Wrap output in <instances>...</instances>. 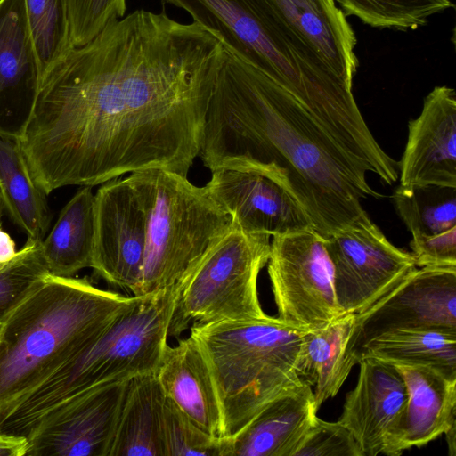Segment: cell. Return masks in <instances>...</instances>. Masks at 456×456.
<instances>
[{
	"label": "cell",
	"mask_w": 456,
	"mask_h": 456,
	"mask_svg": "<svg viewBox=\"0 0 456 456\" xmlns=\"http://www.w3.org/2000/svg\"><path fill=\"white\" fill-rule=\"evenodd\" d=\"M225 60L197 22L136 10L73 47L41 79L19 140L49 195L164 169L187 176Z\"/></svg>",
	"instance_id": "1"
},
{
	"label": "cell",
	"mask_w": 456,
	"mask_h": 456,
	"mask_svg": "<svg viewBox=\"0 0 456 456\" xmlns=\"http://www.w3.org/2000/svg\"><path fill=\"white\" fill-rule=\"evenodd\" d=\"M199 157L210 171L263 175L287 190L323 239L370 220L367 181L398 179L353 92L287 87L225 50L208 102Z\"/></svg>",
	"instance_id": "2"
},
{
	"label": "cell",
	"mask_w": 456,
	"mask_h": 456,
	"mask_svg": "<svg viewBox=\"0 0 456 456\" xmlns=\"http://www.w3.org/2000/svg\"><path fill=\"white\" fill-rule=\"evenodd\" d=\"M134 298L48 274L0 326V424Z\"/></svg>",
	"instance_id": "3"
},
{
	"label": "cell",
	"mask_w": 456,
	"mask_h": 456,
	"mask_svg": "<svg viewBox=\"0 0 456 456\" xmlns=\"http://www.w3.org/2000/svg\"><path fill=\"white\" fill-rule=\"evenodd\" d=\"M190 332L213 377L221 438L234 436L269 403L303 384L297 369L305 331L277 317L198 324Z\"/></svg>",
	"instance_id": "4"
},
{
	"label": "cell",
	"mask_w": 456,
	"mask_h": 456,
	"mask_svg": "<svg viewBox=\"0 0 456 456\" xmlns=\"http://www.w3.org/2000/svg\"><path fill=\"white\" fill-rule=\"evenodd\" d=\"M180 285L135 296L103 332L39 387L2 424L25 436L52 408L93 387L156 374L165 352Z\"/></svg>",
	"instance_id": "5"
},
{
	"label": "cell",
	"mask_w": 456,
	"mask_h": 456,
	"mask_svg": "<svg viewBox=\"0 0 456 456\" xmlns=\"http://www.w3.org/2000/svg\"><path fill=\"white\" fill-rule=\"evenodd\" d=\"M146 217L139 295L182 284L233 228L232 217L187 176L164 169L129 174Z\"/></svg>",
	"instance_id": "6"
},
{
	"label": "cell",
	"mask_w": 456,
	"mask_h": 456,
	"mask_svg": "<svg viewBox=\"0 0 456 456\" xmlns=\"http://www.w3.org/2000/svg\"><path fill=\"white\" fill-rule=\"evenodd\" d=\"M160 1L187 12L225 50L283 86H320L344 80L254 0Z\"/></svg>",
	"instance_id": "7"
},
{
	"label": "cell",
	"mask_w": 456,
	"mask_h": 456,
	"mask_svg": "<svg viewBox=\"0 0 456 456\" xmlns=\"http://www.w3.org/2000/svg\"><path fill=\"white\" fill-rule=\"evenodd\" d=\"M270 236L234 227L182 283L168 328L178 338L193 325L268 317L260 304L257 279L267 264Z\"/></svg>",
	"instance_id": "8"
},
{
	"label": "cell",
	"mask_w": 456,
	"mask_h": 456,
	"mask_svg": "<svg viewBox=\"0 0 456 456\" xmlns=\"http://www.w3.org/2000/svg\"><path fill=\"white\" fill-rule=\"evenodd\" d=\"M277 318L299 330L342 315L323 238L313 228L273 236L267 262Z\"/></svg>",
	"instance_id": "9"
},
{
	"label": "cell",
	"mask_w": 456,
	"mask_h": 456,
	"mask_svg": "<svg viewBox=\"0 0 456 456\" xmlns=\"http://www.w3.org/2000/svg\"><path fill=\"white\" fill-rule=\"evenodd\" d=\"M456 331V266L416 268L364 311L354 314L346 361L352 368L362 347L392 330Z\"/></svg>",
	"instance_id": "10"
},
{
	"label": "cell",
	"mask_w": 456,
	"mask_h": 456,
	"mask_svg": "<svg viewBox=\"0 0 456 456\" xmlns=\"http://www.w3.org/2000/svg\"><path fill=\"white\" fill-rule=\"evenodd\" d=\"M323 240L343 314L364 311L417 268L413 255L392 244L372 220Z\"/></svg>",
	"instance_id": "11"
},
{
	"label": "cell",
	"mask_w": 456,
	"mask_h": 456,
	"mask_svg": "<svg viewBox=\"0 0 456 456\" xmlns=\"http://www.w3.org/2000/svg\"><path fill=\"white\" fill-rule=\"evenodd\" d=\"M128 382L93 387L52 408L26 432V456H110Z\"/></svg>",
	"instance_id": "12"
},
{
	"label": "cell",
	"mask_w": 456,
	"mask_h": 456,
	"mask_svg": "<svg viewBox=\"0 0 456 456\" xmlns=\"http://www.w3.org/2000/svg\"><path fill=\"white\" fill-rule=\"evenodd\" d=\"M95 232L91 268L112 286L139 295L146 244V217L127 177L94 194Z\"/></svg>",
	"instance_id": "13"
},
{
	"label": "cell",
	"mask_w": 456,
	"mask_h": 456,
	"mask_svg": "<svg viewBox=\"0 0 456 456\" xmlns=\"http://www.w3.org/2000/svg\"><path fill=\"white\" fill-rule=\"evenodd\" d=\"M355 387L346 395L339 421L353 434L362 456H397L396 443L408 390L397 368L365 358Z\"/></svg>",
	"instance_id": "14"
},
{
	"label": "cell",
	"mask_w": 456,
	"mask_h": 456,
	"mask_svg": "<svg viewBox=\"0 0 456 456\" xmlns=\"http://www.w3.org/2000/svg\"><path fill=\"white\" fill-rule=\"evenodd\" d=\"M204 187L232 217L233 226L244 232L275 236L313 228L295 198L263 175L218 168L211 171Z\"/></svg>",
	"instance_id": "15"
},
{
	"label": "cell",
	"mask_w": 456,
	"mask_h": 456,
	"mask_svg": "<svg viewBox=\"0 0 456 456\" xmlns=\"http://www.w3.org/2000/svg\"><path fill=\"white\" fill-rule=\"evenodd\" d=\"M400 186L456 188V94L446 86L425 97L420 114L408 124V139L398 163Z\"/></svg>",
	"instance_id": "16"
},
{
	"label": "cell",
	"mask_w": 456,
	"mask_h": 456,
	"mask_svg": "<svg viewBox=\"0 0 456 456\" xmlns=\"http://www.w3.org/2000/svg\"><path fill=\"white\" fill-rule=\"evenodd\" d=\"M39 86L24 0H0V135L22 137Z\"/></svg>",
	"instance_id": "17"
},
{
	"label": "cell",
	"mask_w": 456,
	"mask_h": 456,
	"mask_svg": "<svg viewBox=\"0 0 456 456\" xmlns=\"http://www.w3.org/2000/svg\"><path fill=\"white\" fill-rule=\"evenodd\" d=\"M293 38L352 81L357 71V39L334 0H254Z\"/></svg>",
	"instance_id": "18"
},
{
	"label": "cell",
	"mask_w": 456,
	"mask_h": 456,
	"mask_svg": "<svg viewBox=\"0 0 456 456\" xmlns=\"http://www.w3.org/2000/svg\"><path fill=\"white\" fill-rule=\"evenodd\" d=\"M313 388L282 394L234 436L220 438V456H295L317 418Z\"/></svg>",
	"instance_id": "19"
},
{
	"label": "cell",
	"mask_w": 456,
	"mask_h": 456,
	"mask_svg": "<svg viewBox=\"0 0 456 456\" xmlns=\"http://www.w3.org/2000/svg\"><path fill=\"white\" fill-rule=\"evenodd\" d=\"M156 375L167 399L206 434L221 438V408L213 377L191 336L167 346Z\"/></svg>",
	"instance_id": "20"
},
{
	"label": "cell",
	"mask_w": 456,
	"mask_h": 456,
	"mask_svg": "<svg viewBox=\"0 0 456 456\" xmlns=\"http://www.w3.org/2000/svg\"><path fill=\"white\" fill-rule=\"evenodd\" d=\"M393 365L408 390L396 443L398 456L411 447L428 444L456 425V379L429 365Z\"/></svg>",
	"instance_id": "21"
},
{
	"label": "cell",
	"mask_w": 456,
	"mask_h": 456,
	"mask_svg": "<svg viewBox=\"0 0 456 456\" xmlns=\"http://www.w3.org/2000/svg\"><path fill=\"white\" fill-rule=\"evenodd\" d=\"M165 400L156 374L129 380L110 456H165Z\"/></svg>",
	"instance_id": "22"
},
{
	"label": "cell",
	"mask_w": 456,
	"mask_h": 456,
	"mask_svg": "<svg viewBox=\"0 0 456 456\" xmlns=\"http://www.w3.org/2000/svg\"><path fill=\"white\" fill-rule=\"evenodd\" d=\"M94 194L83 186L61 208L57 221L41 241L50 274L74 277L91 268L94 246Z\"/></svg>",
	"instance_id": "23"
},
{
	"label": "cell",
	"mask_w": 456,
	"mask_h": 456,
	"mask_svg": "<svg viewBox=\"0 0 456 456\" xmlns=\"http://www.w3.org/2000/svg\"><path fill=\"white\" fill-rule=\"evenodd\" d=\"M354 321V314H346L323 328L303 333L297 372L302 382L314 388L318 409L338 394L351 371L346 350Z\"/></svg>",
	"instance_id": "24"
},
{
	"label": "cell",
	"mask_w": 456,
	"mask_h": 456,
	"mask_svg": "<svg viewBox=\"0 0 456 456\" xmlns=\"http://www.w3.org/2000/svg\"><path fill=\"white\" fill-rule=\"evenodd\" d=\"M0 192L12 223L28 239L42 241L52 214L46 194L33 178L18 140L0 135Z\"/></svg>",
	"instance_id": "25"
},
{
	"label": "cell",
	"mask_w": 456,
	"mask_h": 456,
	"mask_svg": "<svg viewBox=\"0 0 456 456\" xmlns=\"http://www.w3.org/2000/svg\"><path fill=\"white\" fill-rule=\"evenodd\" d=\"M374 358L391 364H421L436 368L456 379V331L441 330H392L369 340L356 364Z\"/></svg>",
	"instance_id": "26"
},
{
	"label": "cell",
	"mask_w": 456,
	"mask_h": 456,
	"mask_svg": "<svg viewBox=\"0 0 456 456\" xmlns=\"http://www.w3.org/2000/svg\"><path fill=\"white\" fill-rule=\"evenodd\" d=\"M392 200L411 240L434 237L456 229V188L398 185Z\"/></svg>",
	"instance_id": "27"
},
{
	"label": "cell",
	"mask_w": 456,
	"mask_h": 456,
	"mask_svg": "<svg viewBox=\"0 0 456 456\" xmlns=\"http://www.w3.org/2000/svg\"><path fill=\"white\" fill-rule=\"evenodd\" d=\"M40 76L73 48L65 0H24Z\"/></svg>",
	"instance_id": "28"
},
{
	"label": "cell",
	"mask_w": 456,
	"mask_h": 456,
	"mask_svg": "<svg viewBox=\"0 0 456 456\" xmlns=\"http://www.w3.org/2000/svg\"><path fill=\"white\" fill-rule=\"evenodd\" d=\"M345 15L357 17L372 28L400 31L416 29L428 19L453 7L450 0H334Z\"/></svg>",
	"instance_id": "29"
},
{
	"label": "cell",
	"mask_w": 456,
	"mask_h": 456,
	"mask_svg": "<svg viewBox=\"0 0 456 456\" xmlns=\"http://www.w3.org/2000/svg\"><path fill=\"white\" fill-rule=\"evenodd\" d=\"M50 274L41 241L27 239L23 248L0 269V326Z\"/></svg>",
	"instance_id": "30"
},
{
	"label": "cell",
	"mask_w": 456,
	"mask_h": 456,
	"mask_svg": "<svg viewBox=\"0 0 456 456\" xmlns=\"http://www.w3.org/2000/svg\"><path fill=\"white\" fill-rule=\"evenodd\" d=\"M162 431L165 456H220V438L206 434L167 397Z\"/></svg>",
	"instance_id": "31"
},
{
	"label": "cell",
	"mask_w": 456,
	"mask_h": 456,
	"mask_svg": "<svg viewBox=\"0 0 456 456\" xmlns=\"http://www.w3.org/2000/svg\"><path fill=\"white\" fill-rule=\"evenodd\" d=\"M73 47L86 45L110 22L123 18L126 0H65Z\"/></svg>",
	"instance_id": "32"
},
{
	"label": "cell",
	"mask_w": 456,
	"mask_h": 456,
	"mask_svg": "<svg viewBox=\"0 0 456 456\" xmlns=\"http://www.w3.org/2000/svg\"><path fill=\"white\" fill-rule=\"evenodd\" d=\"M295 456H362L351 431L339 420L316 418Z\"/></svg>",
	"instance_id": "33"
},
{
	"label": "cell",
	"mask_w": 456,
	"mask_h": 456,
	"mask_svg": "<svg viewBox=\"0 0 456 456\" xmlns=\"http://www.w3.org/2000/svg\"><path fill=\"white\" fill-rule=\"evenodd\" d=\"M410 247L419 267L456 266V229L434 237L411 240Z\"/></svg>",
	"instance_id": "34"
},
{
	"label": "cell",
	"mask_w": 456,
	"mask_h": 456,
	"mask_svg": "<svg viewBox=\"0 0 456 456\" xmlns=\"http://www.w3.org/2000/svg\"><path fill=\"white\" fill-rule=\"evenodd\" d=\"M27 436L0 432V456H26Z\"/></svg>",
	"instance_id": "35"
},
{
	"label": "cell",
	"mask_w": 456,
	"mask_h": 456,
	"mask_svg": "<svg viewBox=\"0 0 456 456\" xmlns=\"http://www.w3.org/2000/svg\"><path fill=\"white\" fill-rule=\"evenodd\" d=\"M16 253L14 240L0 225V269L6 265Z\"/></svg>",
	"instance_id": "36"
},
{
	"label": "cell",
	"mask_w": 456,
	"mask_h": 456,
	"mask_svg": "<svg viewBox=\"0 0 456 456\" xmlns=\"http://www.w3.org/2000/svg\"><path fill=\"white\" fill-rule=\"evenodd\" d=\"M456 425L452 426L444 435L446 436V441L448 444L449 453L452 456L455 455V435H456Z\"/></svg>",
	"instance_id": "37"
},
{
	"label": "cell",
	"mask_w": 456,
	"mask_h": 456,
	"mask_svg": "<svg viewBox=\"0 0 456 456\" xmlns=\"http://www.w3.org/2000/svg\"><path fill=\"white\" fill-rule=\"evenodd\" d=\"M4 214V205L2 201L1 192H0V225L2 224V216Z\"/></svg>",
	"instance_id": "38"
}]
</instances>
